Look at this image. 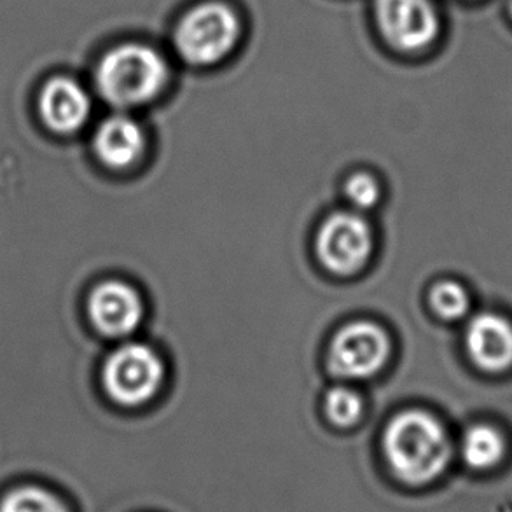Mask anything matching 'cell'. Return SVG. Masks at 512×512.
Instances as JSON below:
<instances>
[{
    "instance_id": "3",
    "label": "cell",
    "mask_w": 512,
    "mask_h": 512,
    "mask_svg": "<svg viewBox=\"0 0 512 512\" xmlns=\"http://www.w3.org/2000/svg\"><path fill=\"white\" fill-rule=\"evenodd\" d=\"M242 34V25L224 2H203L179 21L175 48L187 63L212 65L228 56Z\"/></svg>"
},
{
    "instance_id": "7",
    "label": "cell",
    "mask_w": 512,
    "mask_h": 512,
    "mask_svg": "<svg viewBox=\"0 0 512 512\" xmlns=\"http://www.w3.org/2000/svg\"><path fill=\"white\" fill-rule=\"evenodd\" d=\"M374 14L381 35L401 51H420L439 35V16L430 0H374Z\"/></svg>"
},
{
    "instance_id": "14",
    "label": "cell",
    "mask_w": 512,
    "mask_h": 512,
    "mask_svg": "<svg viewBox=\"0 0 512 512\" xmlns=\"http://www.w3.org/2000/svg\"><path fill=\"white\" fill-rule=\"evenodd\" d=\"M430 303L432 308L436 310L437 315H441L443 319L455 320L464 317L469 310V294L462 285L457 282H441L437 284L432 292H430Z\"/></svg>"
},
{
    "instance_id": "8",
    "label": "cell",
    "mask_w": 512,
    "mask_h": 512,
    "mask_svg": "<svg viewBox=\"0 0 512 512\" xmlns=\"http://www.w3.org/2000/svg\"><path fill=\"white\" fill-rule=\"evenodd\" d=\"M90 319L100 333L119 338L132 334L144 319L139 292L123 282H105L91 292Z\"/></svg>"
},
{
    "instance_id": "15",
    "label": "cell",
    "mask_w": 512,
    "mask_h": 512,
    "mask_svg": "<svg viewBox=\"0 0 512 512\" xmlns=\"http://www.w3.org/2000/svg\"><path fill=\"white\" fill-rule=\"evenodd\" d=\"M326 415L338 427H350L362 415V399L346 387H334L326 395Z\"/></svg>"
},
{
    "instance_id": "16",
    "label": "cell",
    "mask_w": 512,
    "mask_h": 512,
    "mask_svg": "<svg viewBox=\"0 0 512 512\" xmlns=\"http://www.w3.org/2000/svg\"><path fill=\"white\" fill-rule=\"evenodd\" d=\"M345 193L352 205L360 210L373 208L380 200V184L369 173H355L348 182H346Z\"/></svg>"
},
{
    "instance_id": "12",
    "label": "cell",
    "mask_w": 512,
    "mask_h": 512,
    "mask_svg": "<svg viewBox=\"0 0 512 512\" xmlns=\"http://www.w3.org/2000/svg\"><path fill=\"white\" fill-rule=\"evenodd\" d=\"M506 453V441L499 430L490 425H476L467 430L462 441V458L465 464L476 469L486 471L500 464Z\"/></svg>"
},
{
    "instance_id": "5",
    "label": "cell",
    "mask_w": 512,
    "mask_h": 512,
    "mask_svg": "<svg viewBox=\"0 0 512 512\" xmlns=\"http://www.w3.org/2000/svg\"><path fill=\"white\" fill-rule=\"evenodd\" d=\"M390 353L387 333L371 322H355L334 336L329 348L331 373L346 380H362L378 373Z\"/></svg>"
},
{
    "instance_id": "10",
    "label": "cell",
    "mask_w": 512,
    "mask_h": 512,
    "mask_svg": "<svg viewBox=\"0 0 512 512\" xmlns=\"http://www.w3.org/2000/svg\"><path fill=\"white\" fill-rule=\"evenodd\" d=\"M90 109L86 91L69 77H55L42 90V118L55 132H76L90 116Z\"/></svg>"
},
{
    "instance_id": "2",
    "label": "cell",
    "mask_w": 512,
    "mask_h": 512,
    "mask_svg": "<svg viewBox=\"0 0 512 512\" xmlns=\"http://www.w3.org/2000/svg\"><path fill=\"white\" fill-rule=\"evenodd\" d=\"M95 79L109 104L137 107L160 95L168 81V65L151 46L123 44L100 60Z\"/></svg>"
},
{
    "instance_id": "13",
    "label": "cell",
    "mask_w": 512,
    "mask_h": 512,
    "mask_svg": "<svg viewBox=\"0 0 512 512\" xmlns=\"http://www.w3.org/2000/svg\"><path fill=\"white\" fill-rule=\"evenodd\" d=\"M0 512H69L55 495L41 488H20L9 493L0 504Z\"/></svg>"
},
{
    "instance_id": "4",
    "label": "cell",
    "mask_w": 512,
    "mask_h": 512,
    "mask_svg": "<svg viewBox=\"0 0 512 512\" xmlns=\"http://www.w3.org/2000/svg\"><path fill=\"white\" fill-rule=\"evenodd\" d=\"M163 374V362L153 348L128 343L105 362L104 387L119 404L140 406L160 390Z\"/></svg>"
},
{
    "instance_id": "9",
    "label": "cell",
    "mask_w": 512,
    "mask_h": 512,
    "mask_svg": "<svg viewBox=\"0 0 512 512\" xmlns=\"http://www.w3.org/2000/svg\"><path fill=\"white\" fill-rule=\"evenodd\" d=\"M471 359L485 371H504L512 366V324L497 313H481L465 333Z\"/></svg>"
},
{
    "instance_id": "11",
    "label": "cell",
    "mask_w": 512,
    "mask_h": 512,
    "mask_svg": "<svg viewBox=\"0 0 512 512\" xmlns=\"http://www.w3.org/2000/svg\"><path fill=\"white\" fill-rule=\"evenodd\" d=\"M146 149V135L128 116H112L98 128L95 151L107 167L126 168L139 160Z\"/></svg>"
},
{
    "instance_id": "1",
    "label": "cell",
    "mask_w": 512,
    "mask_h": 512,
    "mask_svg": "<svg viewBox=\"0 0 512 512\" xmlns=\"http://www.w3.org/2000/svg\"><path fill=\"white\" fill-rule=\"evenodd\" d=\"M383 453L399 481L411 486L429 485L450 464V437L436 416L411 409L388 423Z\"/></svg>"
},
{
    "instance_id": "6",
    "label": "cell",
    "mask_w": 512,
    "mask_h": 512,
    "mask_svg": "<svg viewBox=\"0 0 512 512\" xmlns=\"http://www.w3.org/2000/svg\"><path fill=\"white\" fill-rule=\"evenodd\" d=\"M373 250V233L364 217L338 212L327 219L317 235L320 263L336 275L359 271Z\"/></svg>"
}]
</instances>
